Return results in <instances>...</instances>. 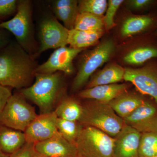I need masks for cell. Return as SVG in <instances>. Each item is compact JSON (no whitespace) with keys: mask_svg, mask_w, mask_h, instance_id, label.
I'll use <instances>...</instances> for the list:
<instances>
[{"mask_svg":"<svg viewBox=\"0 0 157 157\" xmlns=\"http://www.w3.org/2000/svg\"><path fill=\"white\" fill-rule=\"evenodd\" d=\"M108 2L106 0H81L78 1V13H88L103 17Z\"/></svg>","mask_w":157,"mask_h":157,"instance_id":"cell-27","label":"cell"},{"mask_svg":"<svg viewBox=\"0 0 157 157\" xmlns=\"http://www.w3.org/2000/svg\"><path fill=\"white\" fill-rule=\"evenodd\" d=\"M156 32H157V29Z\"/></svg>","mask_w":157,"mask_h":157,"instance_id":"cell-36","label":"cell"},{"mask_svg":"<svg viewBox=\"0 0 157 157\" xmlns=\"http://www.w3.org/2000/svg\"><path fill=\"white\" fill-rule=\"evenodd\" d=\"M125 124L141 134L157 132V109L154 105L144 101L135 111L123 119Z\"/></svg>","mask_w":157,"mask_h":157,"instance_id":"cell-12","label":"cell"},{"mask_svg":"<svg viewBox=\"0 0 157 157\" xmlns=\"http://www.w3.org/2000/svg\"><path fill=\"white\" fill-rule=\"evenodd\" d=\"M154 58H157V48L145 46L132 50L125 56L124 61L129 64L138 65Z\"/></svg>","mask_w":157,"mask_h":157,"instance_id":"cell-24","label":"cell"},{"mask_svg":"<svg viewBox=\"0 0 157 157\" xmlns=\"http://www.w3.org/2000/svg\"><path fill=\"white\" fill-rule=\"evenodd\" d=\"M12 94L11 88L0 84V114Z\"/></svg>","mask_w":157,"mask_h":157,"instance_id":"cell-32","label":"cell"},{"mask_svg":"<svg viewBox=\"0 0 157 157\" xmlns=\"http://www.w3.org/2000/svg\"><path fill=\"white\" fill-rule=\"evenodd\" d=\"M141 134L134 128L125 124L114 137V157H139Z\"/></svg>","mask_w":157,"mask_h":157,"instance_id":"cell-13","label":"cell"},{"mask_svg":"<svg viewBox=\"0 0 157 157\" xmlns=\"http://www.w3.org/2000/svg\"><path fill=\"white\" fill-rule=\"evenodd\" d=\"M83 50L67 46L56 48L46 61L37 66L36 73L52 74L59 72L66 75L72 74L74 71L73 60Z\"/></svg>","mask_w":157,"mask_h":157,"instance_id":"cell-9","label":"cell"},{"mask_svg":"<svg viewBox=\"0 0 157 157\" xmlns=\"http://www.w3.org/2000/svg\"><path fill=\"white\" fill-rule=\"evenodd\" d=\"M157 157V156H156V157Z\"/></svg>","mask_w":157,"mask_h":157,"instance_id":"cell-37","label":"cell"},{"mask_svg":"<svg viewBox=\"0 0 157 157\" xmlns=\"http://www.w3.org/2000/svg\"><path fill=\"white\" fill-rule=\"evenodd\" d=\"M69 31L59 22L54 15L48 14L43 16L39 22V45L36 56L48 49L67 46Z\"/></svg>","mask_w":157,"mask_h":157,"instance_id":"cell-8","label":"cell"},{"mask_svg":"<svg viewBox=\"0 0 157 157\" xmlns=\"http://www.w3.org/2000/svg\"><path fill=\"white\" fill-rule=\"evenodd\" d=\"M104 31H84L73 29L69 31L68 44L76 49H84L98 43Z\"/></svg>","mask_w":157,"mask_h":157,"instance_id":"cell-20","label":"cell"},{"mask_svg":"<svg viewBox=\"0 0 157 157\" xmlns=\"http://www.w3.org/2000/svg\"><path fill=\"white\" fill-rule=\"evenodd\" d=\"M0 28L13 34L16 42L28 53L34 57L36 55L38 46L35 38L31 1H18L17 11L14 17L0 23Z\"/></svg>","mask_w":157,"mask_h":157,"instance_id":"cell-3","label":"cell"},{"mask_svg":"<svg viewBox=\"0 0 157 157\" xmlns=\"http://www.w3.org/2000/svg\"><path fill=\"white\" fill-rule=\"evenodd\" d=\"M9 155L6 154L3 152L2 151L0 150V157H9Z\"/></svg>","mask_w":157,"mask_h":157,"instance_id":"cell-35","label":"cell"},{"mask_svg":"<svg viewBox=\"0 0 157 157\" xmlns=\"http://www.w3.org/2000/svg\"><path fill=\"white\" fill-rule=\"evenodd\" d=\"M10 33L6 30L0 28V50L6 47L11 42Z\"/></svg>","mask_w":157,"mask_h":157,"instance_id":"cell-33","label":"cell"},{"mask_svg":"<svg viewBox=\"0 0 157 157\" xmlns=\"http://www.w3.org/2000/svg\"><path fill=\"white\" fill-rule=\"evenodd\" d=\"M155 3L152 0H131L128 2V6L132 9L136 10H142L147 9Z\"/></svg>","mask_w":157,"mask_h":157,"instance_id":"cell-31","label":"cell"},{"mask_svg":"<svg viewBox=\"0 0 157 157\" xmlns=\"http://www.w3.org/2000/svg\"><path fill=\"white\" fill-rule=\"evenodd\" d=\"M127 85L112 84L98 86L81 91L78 96L83 99H91L102 103H109L127 92Z\"/></svg>","mask_w":157,"mask_h":157,"instance_id":"cell-15","label":"cell"},{"mask_svg":"<svg viewBox=\"0 0 157 157\" xmlns=\"http://www.w3.org/2000/svg\"><path fill=\"white\" fill-rule=\"evenodd\" d=\"M17 3L18 0H0V23L15 14Z\"/></svg>","mask_w":157,"mask_h":157,"instance_id":"cell-29","label":"cell"},{"mask_svg":"<svg viewBox=\"0 0 157 157\" xmlns=\"http://www.w3.org/2000/svg\"><path fill=\"white\" fill-rule=\"evenodd\" d=\"M123 0H109L108 1L106 14L104 16V27L107 30L114 27V16L121 5L123 3Z\"/></svg>","mask_w":157,"mask_h":157,"instance_id":"cell-28","label":"cell"},{"mask_svg":"<svg viewBox=\"0 0 157 157\" xmlns=\"http://www.w3.org/2000/svg\"><path fill=\"white\" fill-rule=\"evenodd\" d=\"M54 16L63 24L69 30L74 29L78 14V1L76 0H54L50 2Z\"/></svg>","mask_w":157,"mask_h":157,"instance_id":"cell-16","label":"cell"},{"mask_svg":"<svg viewBox=\"0 0 157 157\" xmlns=\"http://www.w3.org/2000/svg\"><path fill=\"white\" fill-rule=\"evenodd\" d=\"M78 122L66 120L57 118L56 126L59 134L70 143L75 144L83 126Z\"/></svg>","mask_w":157,"mask_h":157,"instance_id":"cell-25","label":"cell"},{"mask_svg":"<svg viewBox=\"0 0 157 157\" xmlns=\"http://www.w3.org/2000/svg\"><path fill=\"white\" fill-rule=\"evenodd\" d=\"M139 157L157 156V132L141 134L139 145Z\"/></svg>","mask_w":157,"mask_h":157,"instance_id":"cell-26","label":"cell"},{"mask_svg":"<svg viewBox=\"0 0 157 157\" xmlns=\"http://www.w3.org/2000/svg\"><path fill=\"white\" fill-rule=\"evenodd\" d=\"M34 57L11 40L0 50V84L21 90L30 86L37 67Z\"/></svg>","mask_w":157,"mask_h":157,"instance_id":"cell-1","label":"cell"},{"mask_svg":"<svg viewBox=\"0 0 157 157\" xmlns=\"http://www.w3.org/2000/svg\"><path fill=\"white\" fill-rule=\"evenodd\" d=\"M124 79L131 82L139 91L148 95L157 103V67L148 66L138 69H125Z\"/></svg>","mask_w":157,"mask_h":157,"instance_id":"cell-10","label":"cell"},{"mask_svg":"<svg viewBox=\"0 0 157 157\" xmlns=\"http://www.w3.org/2000/svg\"><path fill=\"white\" fill-rule=\"evenodd\" d=\"M57 118L54 111L37 115L24 132L26 142L36 144L59 134L56 126Z\"/></svg>","mask_w":157,"mask_h":157,"instance_id":"cell-11","label":"cell"},{"mask_svg":"<svg viewBox=\"0 0 157 157\" xmlns=\"http://www.w3.org/2000/svg\"><path fill=\"white\" fill-rule=\"evenodd\" d=\"M125 69L116 64H111L105 67L89 80L86 88L98 86L116 84L124 79Z\"/></svg>","mask_w":157,"mask_h":157,"instance_id":"cell-19","label":"cell"},{"mask_svg":"<svg viewBox=\"0 0 157 157\" xmlns=\"http://www.w3.org/2000/svg\"><path fill=\"white\" fill-rule=\"evenodd\" d=\"M114 141L96 128L83 126L75 141L76 157H114Z\"/></svg>","mask_w":157,"mask_h":157,"instance_id":"cell-5","label":"cell"},{"mask_svg":"<svg viewBox=\"0 0 157 157\" xmlns=\"http://www.w3.org/2000/svg\"><path fill=\"white\" fill-rule=\"evenodd\" d=\"M37 152L50 157H76L75 144L70 143L59 134L48 140L35 144Z\"/></svg>","mask_w":157,"mask_h":157,"instance_id":"cell-14","label":"cell"},{"mask_svg":"<svg viewBox=\"0 0 157 157\" xmlns=\"http://www.w3.org/2000/svg\"><path fill=\"white\" fill-rule=\"evenodd\" d=\"M19 91L12 94L0 114V125L24 132L38 115Z\"/></svg>","mask_w":157,"mask_h":157,"instance_id":"cell-6","label":"cell"},{"mask_svg":"<svg viewBox=\"0 0 157 157\" xmlns=\"http://www.w3.org/2000/svg\"><path fill=\"white\" fill-rule=\"evenodd\" d=\"M114 49L113 41L107 40L86 52L80 60L78 72L72 83V90L77 91L87 84L98 68L109 59Z\"/></svg>","mask_w":157,"mask_h":157,"instance_id":"cell-7","label":"cell"},{"mask_svg":"<svg viewBox=\"0 0 157 157\" xmlns=\"http://www.w3.org/2000/svg\"><path fill=\"white\" fill-rule=\"evenodd\" d=\"M144 101L140 96L126 92L108 104L116 113L123 119L135 111Z\"/></svg>","mask_w":157,"mask_h":157,"instance_id":"cell-18","label":"cell"},{"mask_svg":"<svg viewBox=\"0 0 157 157\" xmlns=\"http://www.w3.org/2000/svg\"><path fill=\"white\" fill-rule=\"evenodd\" d=\"M63 73H36L35 81L30 86L18 90L26 100L39 107L40 114L53 112L56 104L63 95Z\"/></svg>","mask_w":157,"mask_h":157,"instance_id":"cell-2","label":"cell"},{"mask_svg":"<svg viewBox=\"0 0 157 157\" xmlns=\"http://www.w3.org/2000/svg\"><path fill=\"white\" fill-rule=\"evenodd\" d=\"M35 152V144L26 142L21 148L9 155V157H33Z\"/></svg>","mask_w":157,"mask_h":157,"instance_id":"cell-30","label":"cell"},{"mask_svg":"<svg viewBox=\"0 0 157 157\" xmlns=\"http://www.w3.org/2000/svg\"><path fill=\"white\" fill-rule=\"evenodd\" d=\"M33 157H50L48 156L45 155L41 154L37 152L36 151L35 152V154L34 155Z\"/></svg>","mask_w":157,"mask_h":157,"instance_id":"cell-34","label":"cell"},{"mask_svg":"<svg viewBox=\"0 0 157 157\" xmlns=\"http://www.w3.org/2000/svg\"><path fill=\"white\" fill-rule=\"evenodd\" d=\"M26 143L23 132L0 125V150L10 155Z\"/></svg>","mask_w":157,"mask_h":157,"instance_id":"cell-17","label":"cell"},{"mask_svg":"<svg viewBox=\"0 0 157 157\" xmlns=\"http://www.w3.org/2000/svg\"><path fill=\"white\" fill-rule=\"evenodd\" d=\"M104 16H98L88 13H78L76 17L74 29L80 30H103Z\"/></svg>","mask_w":157,"mask_h":157,"instance_id":"cell-23","label":"cell"},{"mask_svg":"<svg viewBox=\"0 0 157 157\" xmlns=\"http://www.w3.org/2000/svg\"><path fill=\"white\" fill-rule=\"evenodd\" d=\"M153 23V19L147 15H137L127 18L121 29V36L127 38L139 33L149 28Z\"/></svg>","mask_w":157,"mask_h":157,"instance_id":"cell-22","label":"cell"},{"mask_svg":"<svg viewBox=\"0 0 157 157\" xmlns=\"http://www.w3.org/2000/svg\"><path fill=\"white\" fill-rule=\"evenodd\" d=\"M59 118L79 122L83 112V106L73 98H62L54 110Z\"/></svg>","mask_w":157,"mask_h":157,"instance_id":"cell-21","label":"cell"},{"mask_svg":"<svg viewBox=\"0 0 157 157\" xmlns=\"http://www.w3.org/2000/svg\"><path fill=\"white\" fill-rule=\"evenodd\" d=\"M83 112L78 122L83 126L92 127L114 138L125 125L108 103L94 101L83 106Z\"/></svg>","mask_w":157,"mask_h":157,"instance_id":"cell-4","label":"cell"}]
</instances>
